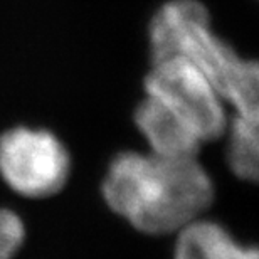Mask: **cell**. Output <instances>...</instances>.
Segmentation results:
<instances>
[{"label":"cell","instance_id":"4","mask_svg":"<svg viewBox=\"0 0 259 259\" xmlns=\"http://www.w3.org/2000/svg\"><path fill=\"white\" fill-rule=\"evenodd\" d=\"M69 168L64 145L46 130L19 126L0 135V175L14 192L25 197L56 194Z\"/></svg>","mask_w":259,"mask_h":259},{"label":"cell","instance_id":"3","mask_svg":"<svg viewBox=\"0 0 259 259\" xmlns=\"http://www.w3.org/2000/svg\"><path fill=\"white\" fill-rule=\"evenodd\" d=\"M147 96L170 108L199 137L210 142L227 128L222 98L212 82L194 64L182 58L153 61V69L145 79Z\"/></svg>","mask_w":259,"mask_h":259},{"label":"cell","instance_id":"7","mask_svg":"<svg viewBox=\"0 0 259 259\" xmlns=\"http://www.w3.org/2000/svg\"><path fill=\"white\" fill-rule=\"evenodd\" d=\"M257 121L234 118L229 138L227 162L231 170L242 180L257 179Z\"/></svg>","mask_w":259,"mask_h":259},{"label":"cell","instance_id":"8","mask_svg":"<svg viewBox=\"0 0 259 259\" xmlns=\"http://www.w3.org/2000/svg\"><path fill=\"white\" fill-rule=\"evenodd\" d=\"M24 241V224L12 210L0 209V259H12Z\"/></svg>","mask_w":259,"mask_h":259},{"label":"cell","instance_id":"1","mask_svg":"<svg viewBox=\"0 0 259 259\" xmlns=\"http://www.w3.org/2000/svg\"><path fill=\"white\" fill-rule=\"evenodd\" d=\"M103 195L116 214L147 234L180 231L214 199V185L195 158L123 152L110 163Z\"/></svg>","mask_w":259,"mask_h":259},{"label":"cell","instance_id":"6","mask_svg":"<svg viewBox=\"0 0 259 259\" xmlns=\"http://www.w3.org/2000/svg\"><path fill=\"white\" fill-rule=\"evenodd\" d=\"M175 259H259L256 247L239 246L224 227L192 221L180 229Z\"/></svg>","mask_w":259,"mask_h":259},{"label":"cell","instance_id":"5","mask_svg":"<svg viewBox=\"0 0 259 259\" xmlns=\"http://www.w3.org/2000/svg\"><path fill=\"white\" fill-rule=\"evenodd\" d=\"M135 123L158 157L195 158L199 153V137L170 108L152 96L138 105Z\"/></svg>","mask_w":259,"mask_h":259},{"label":"cell","instance_id":"2","mask_svg":"<svg viewBox=\"0 0 259 259\" xmlns=\"http://www.w3.org/2000/svg\"><path fill=\"white\" fill-rule=\"evenodd\" d=\"M153 61L182 58L212 82L237 116L259 121V69L212 32L210 15L199 0L167 2L150 24Z\"/></svg>","mask_w":259,"mask_h":259}]
</instances>
